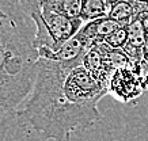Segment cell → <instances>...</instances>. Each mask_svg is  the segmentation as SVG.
Listing matches in <instances>:
<instances>
[{
	"mask_svg": "<svg viewBox=\"0 0 148 141\" xmlns=\"http://www.w3.org/2000/svg\"><path fill=\"white\" fill-rule=\"evenodd\" d=\"M73 67L57 60L38 59L37 76L30 95L16 111L22 129L40 136L41 141H69L77 129H87L101 121L98 107L72 100L64 83Z\"/></svg>",
	"mask_w": 148,
	"mask_h": 141,
	"instance_id": "1",
	"label": "cell"
},
{
	"mask_svg": "<svg viewBox=\"0 0 148 141\" xmlns=\"http://www.w3.org/2000/svg\"><path fill=\"white\" fill-rule=\"evenodd\" d=\"M36 25L23 11L0 19V127L16 114L33 90L38 49Z\"/></svg>",
	"mask_w": 148,
	"mask_h": 141,
	"instance_id": "2",
	"label": "cell"
},
{
	"mask_svg": "<svg viewBox=\"0 0 148 141\" xmlns=\"http://www.w3.org/2000/svg\"><path fill=\"white\" fill-rule=\"evenodd\" d=\"M143 90L144 87L141 80L133 68L116 71L109 84V94L114 95L116 99L121 102H129L130 99L137 98Z\"/></svg>",
	"mask_w": 148,
	"mask_h": 141,
	"instance_id": "3",
	"label": "cell"
},
{
	"mask_svg": "<svg viewBox=\"0 0 148 141\" xmlns=\"http://www.w3.org/2000/svg\"><path fill=\"white\" fill-rule=\"evenodd\" d=\"M108 16L122 26H128L132 20L137 19L136 0H120L112 4L109 7Z\"/></svg>",
	"mask_w": 148,
	"mask_h": 141,
	"instance_id": "4",
	"label": "cell"
},
{
	"mask_svg": "<svg viewBox=\"0 0 148 141\" xmlns=\"http://www.w3.org/2000/svg\"><path fill=\"white\" fill-rule=\"evenodd\" d=\"M109 7L110 5L106 0H82L80 19L83 23H87L106 18L109 15Z\"/></svg>",
	"mask_w": 148,
	"mask_h": 141,
	"instance_id": "5",
	"label": "cell"
},
{
	"mask_svg": "<svg viewBox=\"0 0 148 141\" xmlns=\"http://www.w3.org/2000/svg\"><path fill=\"white\" fill-rule=\"evenodd\" d=\"M42 4L58 14L80 19L82 0H42Z\"/></svg>",
	"mask_w": 148,
	"mask_h": 141,
	"instance_id": "6",
	"label": "cell"
},
{
	"mask_svg": "<svg viewBox=\"0 0 148 141\" xmlns=\"http://www.w3.org/2000/svg\"><path fill=\"white\" fill-rule=\"evenodd\" d=\"M126 41H128V27L126 26H121L113 34H110L103 41V44H106V45L113 48V49H124V46L126 45Z\"/></svg>",
	"mask_w": 148,
	"mask_h": 141,
	"instance_id": "7",
	"label": "cell"
},
{
	"mask_svg": "<svg viewBox=\"0 0 148 141\" xmlns=\"http://www.w3.org/2000/svg\"><path fill=\"white\" fill-rule=\"evenodd\" d=\"M144 61L148 63V33L145 35V44H144V57H143Z\"/></svg>",
	"mask_w": 148,
	"mask_h": 141,
	"instance_id": "8",
	"label": "cell"
},
{
	"mask_svg": "<svg viewBox=\"0 0 148 141\" xmlns=\"http://www.w3.org/2000/svg\"><path fill=\"white\" fill-rule=\"evenodd\" d=\"M141 23H143V27L145 30V33H148V14H144L141 18H140Z\"/></svg>",
	"mask_w": 148,
	"mask_h": 141,
	"instance_id": "9",
	"label": "cell"
},
{
	"mask_svg": "<svg viewBox=\"0 0 148 141\" xmlns=\"http://www.w3.org/2000/svg\"><path fill=\"white\" fill-rule=\"evenodd\" d=\"M106 1H108L109 5H112V4H114V3H117V1H120V0H106Z\"/></svg>",
	"mask_w": 148,
	"mask_h": 141,
	"instance_id": "10",
	"label": "cell"
},
{
	"mask_svg": "<svg viewBox=\"0 0 148 141\" xmlns=\"http://www.w3.org/2000/svg\"><path fill=\"white\" fill-rule=\"evenodd\" d=\"M5 15H7V14H5V12H3V11L0 10V19H3V18L5 16Z\"/></svg>",
	"mask_w": 148,
	"mask_h": 141,
	"instance_id": "11",
	"label": "cell"
},
{
	"mask_svg": "<svg viewBox=\"0 0 148 141\" xmlns=\"http://www.w3.org/2000/svg\"><path fill=\"white\" fill-rule=\"evenodd\" d=\"M145 1H147V3H148V0H145Z\"/></svg>",
	"mask_w": 148,
	"mask_h": 141,
	"instance_id": "12",
	"label": "cell"
}]
</instances>
